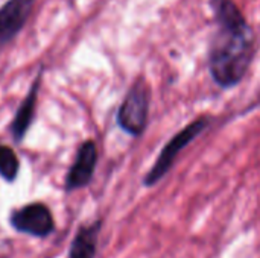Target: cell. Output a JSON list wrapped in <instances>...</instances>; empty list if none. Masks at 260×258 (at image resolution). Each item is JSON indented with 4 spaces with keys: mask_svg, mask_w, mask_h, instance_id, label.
Masks as SVG:
<instances>
[{
    "mask_svg": "<svg viewBox=\"0 0 260 258\" xmlns=\"http://www.w3.org/2000/svg\"><path fill=\"white\" fill-rule=\"evenodd\" d=\"M149 105H151V91L143 78H137L136 82L129 87L125 94L117 114L116 122L119 128L129 134L131 137H140L149 122Z\"/></svg>",
    "mask_w": 260,
    "mask_h": 258,
    "instance_id": "7a4b0ae2",
    "label": "cell"
},
{
    "mask_svg": "<svg viewBox=\"0 0 260 258\" xmlns=\"http://www.w3.org/2000/svg\"><path fill=\"white\" fill-rule=\"evenodd\" d=\"M37 0H8L0 6V44L11 41L26 24Z\"/></svg>",
    "mask_w": 260,
    "mask_h": 258,
    "instance_id": "8992f818",
    "label": "cell"
},
{
    "mask_svg": "<svg viewBox=\"0 0 260 258\" xmlns=\"http://www.w3.org/2000/svg\"><path fill=\"white\" fill-rule=\"evenodd\" d=\"M209 125H210V117L201 116V117L195 119L193 122H190L187 126H184L181 131H178L160 151L154 166L149 169V172L143 178V184L146 187H152L160 179H163L168 175V172L172 169V166H174L177 157L181 154V151L184 148H187L200 134H203Z\"/></svg>",
    "mask_w": 260,
    "mask_h": 258,
    "instance_id": "3957f363",
    "label": "cell"
},
{
    "mask_svg": "<svg viewBox=\"0 0 260 258\" xmlns=\"http://www.w3.org/2000/svg\"><path fill=\"white\" fill-rule=\"evenodd\" d=\"M98 164V149L93 140H85L76 154V158L69 169L64 181L66 192H75L82 187H87L93 179L94 169Z\"/></svg>",
    "mask_w": 260,
    "mask_h": 258,
    "instance_id": "5b68a950",
    "label": "cell"
},
{
    "mask_svg": "<svg viewBox=\"0 0 260 258\" xmlns=\"http://www.w3.org/2000/svg\"><path fill=\"white\" fill-rule=\"evenodd\" d=\"M101 220H96L91 225L81 227L70 243L69 258H94L98 251V237L101 233Z\"/></svg>",
    "mask_w": 260,
    "mask_h": 258,
    "instance_id": "ba28073f",
    "label": "cell"
},
{
    "mask_svg": "<svg viewBox=\"0 0 260 258\" xmlns=\"http://www.w3.org/2000/svg\"><path fill=\"white\" fill-rule=\"evenodd\" d=\"M9 225L21 234L38 239L50 236L55 230L52 211L41 202H32L15 208L9 214Z\"/></svg>",
    "mask_w": 260,
    "mask_h": 258,
    "instance_id": "277c9868",
    "label": "cell"
},
{
    "mask_svg": "<svg viewBox=\"0 0 260 258\" xmlns=\"http://www.w3.org/2000/svg\"><path fill=\"white\" fill-rule=\"evenodd\" d=\"M254 52V32L248 23L233 27L218 26L209 50V68L215 84L221 88H233L241 84Z\"/></svg>",
    "mask_w": 260,
    "mask_h": 258,
    "instance_id": "6da1fadb",
    "label": "cell"
},
{
    "mask_svg": "<svg viewBox=\"0 0 260 258\" xmlns=\"http://www.w3.org/2000/svg\"><path fill=\"white\" fill-rule=\"evenodd\" d=\"M20 172V161L14 149L0 144V176L6 182H14Z\"/></svg>",
    "mask_w": 260,
    "mask_h": 258,
    "instance_id": "9c48e42d",
    "label": "cell"
},
{
    "mask_svg": "<svg viewBox=\"0 0 260 258\" xmlns=\"http://www.w3.org/2000/svg\"><path fill=\"white\" fill-rule=\"evenodd\" d=\"M41 78H43V70L38 71L37 78L34 79L29 93L26 94V97L23 99V102L20 103L14 119H12V125H11V132L14 137L15 143L23 141V138L26 137L27 129L30 128L34 117H35V106H37V99H38V91H40V85H41Z\"/></svg>",
    "mask_w": 260,
    "mask_h": 258,
    "instance_id": "52a82bcc",
    "label": "cell"
}]
</instances>
